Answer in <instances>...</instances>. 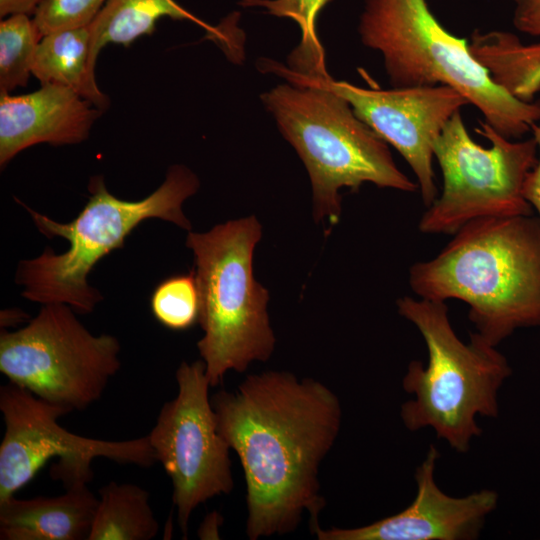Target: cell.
Returning a JSON list of instances; mask_svg holds the SVG:
<instances>
[{"label":"cell","mask_w":540,"mask_h":540,"mask_svg":"<svg viewBox=\"0 0 540 540\" xmlns=\"http://www.w3.org/2000/svg\"><path fill=\"white\" fill-rule=\"evenodd\" d=\"M217 427L239 457L249 539L294 532L305 514L313 534L326 505L319 469L341 428L337 395L286 371L248 375L211 399Z\"/></svg>","instance_id":"1"},{"label":"cell","mask_w":540,"mask_h":540,"mask_svg":"<svg viewBox=\"0 0 540 540\" xmlns=\"http://www.w3.org/2000/svg\"><path fill=\"white\" fill-rule=\"evenodd\" d=\"M438 255L414 263L419 298L457 299L476 333L493 346L520 328L540 326V220L486 217L462 226Z\"/></svg>","instance_id":"2"},{"label":"cell","mask_w":540,"mask_h":540,"mask_svg":"<svg viewBox=\"0 0 540 540\" xmlns=\"http://www.w3.org/2000/svg\"><path fill=\"white\" fill-rule=\"evenodd\" d=\"M396 305L418 329L428 353L426 365L411 361L403 377L412 398L402 404L401 420L412 432L432 428L453 450L465 453L482 434L476 417L498 416V393L512 369L497 346L478 333L463 342L445 302L403 296Z\"/></svg>","instance_id":"3"},{"label":"cell","mask_w":540,"mask_h":540,"mask_svg":"<svg viewBox=\"0 0 540 540\" xmlns=\"http://www.w3.org/2000/svg\"><path fill=\"white\" fill-rule=\"evenodd\" d=\"M198 188L196 174L184 165H173L160 187L138 201L115 197L102 176H93L88 185V202L68 223L27 208L42 234L66 239L69 248L56 254L47 247L38 257L19 262L15 280L24 286L22 296L42 304L64 303L80 314L92 312L102 300L99 291L87 282L95 264L123 247L127 236L146 219L160 218L190 231L191 223L182 205Z\"/></svg>","instance_id":"4"},{"label":"cell","mask_w":540,"mask_h":540,"mask_svg":"<svg viewBox=\"0 0 540 540\" xmlns=\"http://www.w3.org/2000/svg\"><path fill=\"white\" fill-rule=\"evenodd\" d=\"M358 32L363 45L381 55L392 87L451 86L509 139L540 121V100H518L496 85L468 40L443 27L426 0H365Z\"/></svg>","instance_id":"5"},{"label":"cell","mask_w":540,"mask_h":540,"mask_svg":"<svg viewBox=\"0 0 540 540\" xmlns=\"http://www.w3.org/2000/svg\"><path fill=\"white\" fill-rule=\"evenodd\" d=\"M261 100L307 169L317 223L338 222L342 188L358 190L372 183L403 192L419 190L397 167L388 144L335 92L287 82L263 93Z\"/></svg>","instance_id":"6"},{"label":"cell","mask_w":540,"mask_h":540,"mask_svg":"<svg viewBox=\"0 0 540 540\" xmlns=\"http://www.w3.org/2000/svg\"><path fill=\"white\" fill-rule=\"evenodd\" d=\"M262 226L253 215L227 221L204 233L189 231L200 296L203 336L197 347L211 387L230 370L244 372L267 361L275 347L267 304L269 292L253 273V253Z\"/></svg>","instance_id":"7"},{"label":"cell","mask_w":540,"mask_h":540,"mask_svg":"<svg viewBox=\"0 0 540 540\" xmlns=\"http://www.w3.org/2000/svg\"><path fill=\"white\" fill-rule=\"evenodd\" d=\"M476 132L489 140V148L470 137L458 111L436 139L434 159L443 188L422 214L420 232L455 234L480 218L532 215L524 186L538 158L534 138H506L484 121H479Z\"/></svg>","instance_id":"8"},{"label":"cell","mask_w":540,"mask_h":540,"mask_svg":"<svg viewBox=\"0 0 540 540\" xmlns=\"http://www.w3.org/2000/svg\"><path fill=\"white\" fill-rule=\"evenodd\" d=\"M115 336H95L64 303L44 304L36 317L0 335V371L38 398L72 411L98 401L120 369Z\"/></svg>","instance_id":"9"},{"label":"cell","mask_w":540,"mask_h":540,"mask_svg":"<svg viewBox=\"0 0 540 540\" xmlns=\"http://www.w3.org/2000/svg\"><path fill=\"white\" fill-rule=\"evenodd\" d=\"M0 411L5 425L0 444V501L14 496L53 457L58 462L51 467V477L65 488L91 482L95 458L144 468L157 462L148 435L108 441L74 434L58 423L69 413L66 409L11 382L0 387Z\"/></svg>","instance_id":"10"},{"label":"cell","mask_w":540,"mask_h":540,"mask_svg":"<svg viewBox=\"0 0 540 540\" xmlns=\"http://www.w3.org/2000/svg\"><path fill=\"white\" fill-rule=\"evenodd\" d=\"M177 396L162 406L148 438L170 477L177 522L186 538L191 514L234 487L230 446L218 431L203 360L182 362Z\"/></svg>","instance_id":"11"},{"label":"cell","mask_w":540,"mask_h":540,"mask_svg":"<svg viewBox=\"0 0 540 540\" xmlns=\"http://www.w3.org/2000/svg\"><path fill=\"white\" fill-rule=\"evenodd\" d=\"M259 63L260 70L287 82L315 85L343 97L356 116L408 163L425 207L435 201L434 143L452 116L469 104L456 89L448 85L369 89L335 80L329 74H300L271 59Z\"/></svg>","instance_id":"12"},{"label":"cell","mask_w":540,"mask_h":540,"mask_svg":"<svg viewBox=\"0 0 540 540\" xmlns=\"http://www.w3.org/2000/svg\"><path fill=\"white\" fill-rule=\"evenodd\" d=\"M439 453L431 444L416 468L417 493L404 510L371 524L314 531L319 540H475L498 505V493L481 489L466 496L444 493L435 480Z\"/></svg>","instance_id":"13"},{"label":"cell","mask_w":540,"mask_h":540,"mask_svg":"<svg viewBox=\"0 0 540 540\" xmlns=\"http://www.w3.org/2000/svg\"><path fill=\"white\" fill-rule=\"evenodd\" d=\"M103 111L72 89L55 84L24 95L0 93V165L39 143L85 141Z\"/></svg>","instance_id":"14"},{"label":"cell","mask_w":540,"mask_h":540,"mask_svg":"<svg viewBox=\"0 0 540 540\" xmlns=\"http://www.w3.org/2000/svg\"><path fill=\"white\" fill-rule=\"evenodd\" d=\"M52 497L0 501L1 540H88L98 497L75 483Z\"/></svg>","instance_id":"15"},{"label":"cell","mask_w":540,"mask_h":540,"mask_svg":"<svg viewBox=\"0 0 540 540\" xmlns=\"http://www.w3.org/2000/svg\"><path fill=\"white\" fill-rule=\"evenodd\" d=\"M95 51L90 25L54 31L38 44L32 74L41 84L68 87L101 111L109 98L95 79Z\"/></svg>","instance_id":"16"},{"label":"cell","mask_w":540,"mask_h":540,"mask_svg":"<svg viewBox=\"0 0 540 540\" xmlns=\"http://www.w3.org/2000/svg\"><path fill=\"white\" fill-rule=\"evenodd\" d=\"M468 48L496 85L518 100H535L540 92V43L524 44L507 31L475 30Z\"/></svg>","instance_id":"17"},{"label":"cell","mask_w":540,"mask_h":540,"mask_svg":"<svg viewBox=\"0 0 540 540\" xmlns=\"http://www.w3.org/2000/svg\"><path fill=\"white\" fill-rule=\"evenodd\" d=\"M162 17L199 25L213 39L229 41L227 26H211L175 0H107L89 23L95 51L109 43L130 45L142 35H151Z\"/></svg>","instance_id":"18"},{"label":"cell","mask_w":540,"mask_h":540,"mask_svg":"<svg viewBox=\"0 0 540 540\" xmlns=\"http://www.w3.org/2000/svg\"><path fill=\"white\" fill-rule=\"evenodd\" d=\"M98 506L88 540H151L159 523L150 494L131 483L111 481L98 490Z\"/></svg>","instance_id":"19"},{"label":"cell","mask_w":540,"mask_h":540,"mask_svg":"<svg viewBox=\"0 0 540 540\" xmlns=\"http://www.w3.org/2000/svg\"><path fill=\"white\" fill-rule=\"evenodd\" d=\"M332 0H241L242 7L264 9L268 14L289 18L301 30V41L291 52L287 67L297 73L328 75L325 50L317 32V22L322 10Z\"/></svg>","instance_id":"20"},{"label":"cell","mask_w":540,"mask_h":540,"mask_svg":"<svg viewBox=\"0 0 540 540\" xmlns=\"http://www.w3.org/2000/svg\"><path fill=\"white\" fill-rule=\"evenodd\" d=\"M41 38L29 15H10L1 21L0 93L26 87Z\"/></svg>","instance_id":"21"},{"label":"cell","mask_w":540,"mask_h":540,"mask_svg":"<svg viewBox=\"0 0 540 540\" xmlns=\"http://www.w3.org/2000/svg\"><path fill=\"white\" fill-rule=\"evenodd\" d=\"M156 320L171 330H186L199 322L200 296L194 271L163 280L150 300Z\"/></svg>","instance_id":"22"},{"label":"cell","mask_w":540,"mask_h":540,"mask_svg":"<svg viewBox=\"0 0 540 540\" xmlns=\"http://www.w3.org/2000/svg\"><path fill=\"white\" fill-rule=\"evenodd\" d=\"M107 0H44L33 16L41 37L89 24Z\"/></svg>","instance_id":"23"},{"label":"cell","mask_w":540,"mask_h":540,"mask_svg":"<svg viewBox=\"0 0 540 540\" xmlns=\"http://www.w3.org/2000/svg\"><path fill=\"white\" fill-rule=\"evenodd\" d=\"M514 3L513 24L530 36H540V0H511Z\"/></svg>","instance_id":"24"},{"label":"cell","mask_w":540,"mask_h":540,"mask_svg":"<svg viewBox=\"0 0 540 540\" xmlns=\"http://www.w3.org/2000/svg\"><path fill=\"white\" fill-rule=\"evenodd\" d=\"M531 132L538 148V158L535 166L529 172L524 186V196L534 208L540 220V121L531 126Z\"/></svg>","instance_id":"25"},{"label":"cell","mask_w":540,"mask_h":540,"mask_svg":"<svg viewBox=\"0 0 540 540\" xmlns=\"http://www.w3.org/2000/svg\"><path fill=\"white\" fill-rule=\"evenodd\" d=\"M44 0H0L1 18L15 14H34Z\"/></svg>","instance_id":"26"},{"label":"cell","mask_w":540,"mask_h":540,"mask_svg":"<svg viewBox=\"0 0 540 540\" xmlns=\"http://www.w3.org/2000/svg\"><path fill=\"white\" fill-rule=\"evenodd\" d=\"M221 517L214 511L208 514L198 530V536L200 539H219V525Z\"/></svg>","instance_id":"27"},{"label":"cell","mask_w":540,"mask_h":540,"mask_svg":"<svg viewBox=\"0 0 540 540\" xmlns=\"http://www.w3.org/2000/svg\"><path fill=\"white\" fill-rule=\"evenodd\" d=\"M27 316L22 311L5 310L1 312V327L14 326L25 321Z\"/></svg>","instance_id":"28"}]
</instances>
